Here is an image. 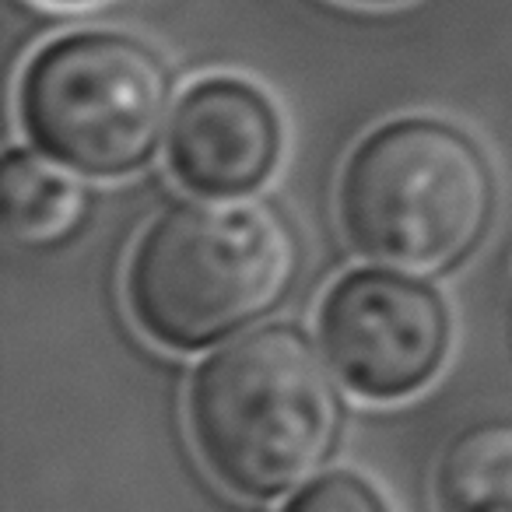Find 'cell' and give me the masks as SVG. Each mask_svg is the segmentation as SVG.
Instances as JSON below:
<instances>
[{
	"mask_svg": "<svg viewBox=\"0 0 512 512\" xmlns=\"http://www.w3.org/2000/svg\"><path fill=\"white\" fill-rule=\"evenodd\" d=\"M299 267V235L274 204L186 200L137 239L127 302L155 344L200 351L264 320Z\"/></svg>",
	"mask_w": 512,
	"mask_h": 512,
	"instance_id": "obj_1",
	"label": "cell"
},
{
	"mask_svg": "<svg viewBox=\"0 0 512 512\" xmlns=\"http://www.w3.org/2000/svg\"><path fill=\"white\" fill-rule=\"evenodd\" d=\"M190 435L200 460L242 498H278L330 460L341 400L295 327H264L214 351L190 379Z\"/></svg>",
	"mask_w": 512,
	"mask_h": 512,
	"instance_id": "obj_2",
	"label": "cell"
},
{
	"mask_svg": "<svg viewBox=\"0 0 512 512\" xmlns=\"http://www.w3.org/2000/svg\"><path fill=\"white\" fill-rule=\"evenodd\" d=\"M498 179L456 123L404 116L372 130L341 172L337 214L348 242L376 264L446 274L484 242Z\"/></svg>",
	"mask_w": 512,
	"mask_h": 512,
	"instance_id": "obj_3",
	"label": "cell"
},
{
	"mask_svg": "<svg viewBox=\"0 0 512 512\" xmlns=\"http://www.w3.org/2000/svg\"><path fill=\"white\" fill-rule=\"evenodd\" d=\"M172 71L130 32L57 36L25 64L18 113L25 137L50 162L92 179L141 169L162 137Z\"/></svg>",
	"mask_w": 512,
	"mask_h": 512,
	"instance_id": "obj_4",
	"label": "cell"
},
{
	"mask_svg": "<svg viewBox=\"0 0 512 512\" xmlns=\"http://www.w3.org/2000/svg\"><path fill=\"white\" fill-rule=\"evenodd\" d=\"M320 341L348 390L369 400H400L442 369L453 316L428 281L358 267L323 299Z\"/></svg>",
	"mask_w": 512,
	"mask_h": 512,
	"instance_id": "obj_5",
	"label": "cell"
},
{
	"mask_svg": "<svg viewBox=\"0 0 512 512\" xmlns=\"http://www.w3.org/2000/svg\"><path fill=\"white\" fill-rule=\"evenodd\" d=\"M285 148L281 113L242 78H204L169 123V169L197 197L232 200L260 190Z\"/></svg>",
	"mask_w": 512,
	"mask_h": 512,
	"instance_id": "obj_6",
	"label": "cell"
},
{
	"mask_svg": "<svg viewBox=\"0 0 512 512\" xmlns=\"http://www.w3.org/2000/svg\"><path fill=\"white\" fill-rule=\"evenodd\" d=\"M439 512H512V418L467 425L435 470Z\"/></svg>",
	"mask_w": 512,
	"mask_h": 512,
	"instance_id": "obj_7",
	"label": "cell"
},
{
	"mask_svg": "<svg viewBox=\"0 0 512 512\" xmlns=\"http://www.w3.org/2000/svg\"><path fill=\"white\" fill-rule=\"evenodd\" d=\"M0 200L11 235L32 246L67 239L85 218V190L29 148H11L4 158Z\"/></svg>",
	"mask_w": 512,
	"mask_h": 512,
	"instance_id": "obj_8",
	"label": "cell"
},
{
	"mask_svg": "<svg viewBox=\"0 0 512 512\" xmlns=\"http://www.w3.org/2000/svg\"><path fill=\"white\" fill-rule=\"evenodd\" d=\"M285 512H390L376 488L351 470H334L309 481Z\"/></svg>",
	"mask_w": 512,
	"mask_h": 512,
	"instance_id": "obj_9",
	"label": "cell"
},
{
	"mask_svg": "<svg viewBox=\"0 0 512 512\" xmlns=\"http://www.w3.org/2000/svg\"><path fill=\"white\" fill-rule=\"evenodd\" d=\"M355 4H393V0H355Z\"/></svg>",
	"mask_w": 512,
	"mask_h": 512,
	"instance_id": "obj_10",
	"label": "cell"
},
{
	"mask_svg": "<svg viewBox=\"0 0 512 512\" xmlns=\"http://www.w3.org/2000/svg\"><path fill=\"white\" fill-rule=\"evenodd\" d=\"M64 4H81V0H64Z\"/></svg>",
	"mask_w": 512,
	"mask_h": 512,
	"instance_id": "obj_11",
	"label": "cell"
}]
</instances>
